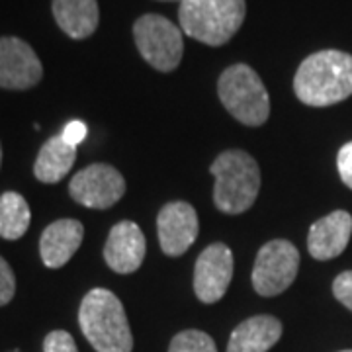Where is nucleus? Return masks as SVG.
Wrapping results in <instances>:
<instances>
[{"mask_svg": "<svg viewBox=\"0 0 352 352\" xmlns=\"http://www.w3.org/2000/svg\"><path fill=\"white\" fill-rule=\"evenodd\" d=\"M296 96L314 108H325L352 96V55L339 50L317 51L298 69Z\"/></svg>", "mask_w": 352, "mask_h": 352, "instance_id": "f257e3e1", "label": "nucleus"}, {"mask_svg": "<svg viewBox=\"0 0 352 352\" xmlns=\"http://www.w3.org/2000/svg\"><path fill=\"white\" fill-rule=\"evenodd\" d=\"M78 325L96 352L133 351L126 309L110 289L94 288L88 292L78 309Z\"/></svg>", "mask_w": 352, "mask_h": 352, "instance_id": "f03ea898", "label": "nucleus"}, {"mask_svg": "<svg viewBox=\"0 0 352 352\" xmlns=\"http://www.w3.org/2000/svg\"><path fill=\"white\" fill-rule=\"evenodd\" d=\"M245 16V0H182L178 6L180 30L210 47H219L233 38Z\"/></svg>", "mask_w": 352, "mask_h": 352, "instance_id": "7ed1b4c3", "label": "nucleus"}, {"mask_svg": "<svg viewBox=\"0 0 352 352\" xmlns=\"http://www.w3.org/2000/svg\"><path fill=\"white\" fill-rule=\"evenodd\" d=\"M210 173L215 178L214 201L219 212L237 215L247 212L256 201L261 190V170L249 153L229 149L221 153Z\"/></svg>", "mask_w": 352, "mask_h": 352, "instance_id": "20e7f679", "label": "nucleus"}, {"mask_svg": "<svg viewBox=\"0 0 352 352\" xmlns=\"http://www.w3.org/2000/svg\"><path fill=\"white\" fill-rule=\"evenodd\" d=\"M217 94L227 112L243 126H263L270 116L268 90L249 65L227 67L217 80Z\"/></svg>", "mask_w": 352, "mask_h": 352, "instance_id": "39448f33", "label": "nucleus"}, {"mask_svg": "<svg viewBox=\"0 0 352 352\" xmlns=\"http://www.w3.org/2000/svg\"><path fill=\"white\" fill-rule=\"evenodd\" d=\"M139 55L161 73H170L182 61V30L159 14H145L133 24Z\"/></svg>", "mask_w": 352, "mask_h": 352, "instance_id": "423d86ee", "label": "nucleus"}, {"mask_svg": "<svg viewBox=\"0 0 352 352\" xmlns=\"http://www.w3.org/2000/svg\"><path fill=\"white\" fill-rule=\"evenodd\" d=\"M300 270V251L286 239L268 241L256 254L252 286L258 296L272 298L294 284Z\"/></svg>", "mask_w": 352, "mask_h": 352, "instance_id": "0eeeda50", "label": "nucleus"}, {"mask_svg": "<svg viewBox=\"0 0 352 352\" xmlns=\"http://www.w3.org/2000/svg\"><path fill=\"white\" fill-rule=\"evenodd\" d=\"M71 198L92 210H108L124 198L126 180L112 164L94 163L78 170L69 182Z\"/></svg>", "mask_w": 352, "mask_h": 352, "instance_id": "6e6552de", "label": "nucleus"}, {"mask_svg": "<svg viewBox=\"0 0 352 352\" xmlns=\"http://www.w3.org/2000/svg\"><path fill=\"white\" fill-rule=\"evenodd\" d=\"M43 76L41 61L24 39L0 38V88L28 90L39 85Z\"/></svg>", "mask_w": 352, "mask_h": 352, "instance_id": "1a4fd4ad", "label": "nucleus"}, {"mask_svg": "<svg viewBox=\"0 0 352 352\" xmlns=\"http://www.w3.org/2000/svg\"><path fill=\"white\" fill-rule=\"evenodd\" d=\"M233 278V252L223 243L204 249L194 268V292L201 303H215L226 296Z\"/></svg>", "mask_w": 352, "mask_h": 352, "instance_id": "9d476101", "label": "nucleus"}, {"mask_svg": "<svg viewBox=\"0 0 352 352\" xmlns=\"http://www.w3.org/2000/svg\"><path fill=\"white\" fill-rule=\"evenodd\" d=\"M198 214L188 201H170L159 212L157 231L164 254L182 256L198 237Z\"/></svg>", "mask_w": 352, "mask_h": 352, "instance_id": "9b49d317", "label": "nucleus"}, {"mask_svg": "<svg viewBox=\"0 0 352 352\" xmlns=\"http://www.w3.org/2000/svg\"><path fill=\"white\" fill-rule=\"evenodd\" d=\"M145 251H147V243L138 223L120 221L112 227L108 235L104 247V258L113 272L131 274L143 264Z\"/></svg>", "mask_w": 352, "mask_h": 352, "instance_id": "f8f14e48", "label": "nucleus"}, {"mask_svg": "<svg viewBox=\"0 0 352 352\" xmlns=\"http://www.w3.org/2000/svg\"><path fill=\"white\" fill-rule=\"evenodd\" d=\"M352 235V215L344 210L317 219L307 235V251L315 261L337 258L349 247Z\"/></svg>", "mask_w": 352, "mask_h": 352, "instance_id": "ddd939ff", "label": "nucleus"}, {"mask_svg": "<svg viewBox=\"0 0 352 352\" xmlns=\"http://www.w3.org/2000/svg\"><path fill=\"white\" fill-rule=\"evenodd\" d=\"M85 237V227L76 219H57L45 227L39 239V254L47 268H61L73 258Z\"/></svg>", "mask_w": 352, "mask_h": 352, "instance_id": "4468645a", "label": "nucleus"}, {"mask_svg": "<svg viewBox=\"0 0 352 352\" xmlns=\"http://www.w3.org/2000/svg\"><path fill=\"white\" fill-rule=\"evenodd\" d=\"M282 337V323L272 315L245 319L229 337L227 352H268Z\"/></svg>", "mask_w": 352, "mask_h": 352, "instance_id": "2eb2a0df", "label": "nucleus"}, {"mask_svg": "<svg viewBox=\"0 0 352 352\" xmlns=\"http://www.w3.org/2000/svg\"><path fill=\"white\" fill-rule=\"evenodd\" d=\"M51 8L57 25L73 39L90 38L100 22L96 0H53Z\"/></svg>", "mask_w": 352, "mask_h": 352, "instance_id": "dca6fc26", "label": "nucleus"}, {"mask_svg": "<svg viewBox=\"0 0 352 352\" xmlns=\"http://www.w3.org/2000/svg\"><path fill=\"white\" fill-rule=\"evenodd\" d=\"M76 159V147L67 143L61 135L51 138L39 149L38 159L34 164V175L43 184H55L63 180L65 175L73 168Z\"/></svg>", "mask_w": 352, "mask_h": 352, "instance_id": "f3484780", "label": "nucleus"}, {"mask_svg": "<svg viewBox=\"0 0 352 352\" xmlns=\"http://www.w3.org/2000/svg\"><path fill=\"white\" fill-rule=\"evenodd\" d=\"M32 221L30 206L22 194L4 192L0 196V237L16 241L24 237Z\"/></svg>", "mask_w": 352, "mask_h": 352, "instance_id": "a211bd4d", "label": "nucleus"}, {"mask_svg": "<svg viewBox=\"0 0 352 352\" xmlns=\"http://www.w3.org/2000/svg\"><path fill=\"white\" fill-rule=\"evenodd\" d=\"M168 352H217V346L214 339L204 331L188 329L175 335V339L170 340Z\"/></svg>", "mask_w": 352, "mask_h": 352, "instance_id": "6ab92c4d", "label": "nucleus"}, {"mask_svg": "<svg viewBox=\"0 0 352 352\" xmlns=\"http://www.w3.org/2000/svg\"><path fill=\"white\" fill-rule=\"evenodd\" d=\"M43 352H78L73 335L67 331H51L43 340Z\"/></svg>", "mask_w": 352, "mask_h": 352, "instance_id": "aec40b11", "label": "nucleus"}, {"mask_svg": "<svg viewBox=\"0 0 352 352\" xmlns=\"http://www.w3.org/2000/svg\"><path fill=\"white\" fill-rule=\"evenodd\" d=\"M16 294V276L10 264L0 256V307L12 302Z\"/></svg>", "mask_w": 352, "mask_h": 352, "instance_id": "412c9836", "label": "nucleus"}, {"mask_svg": "<svg viewBox=\"0 0 352 352\" xmlns=\"http://www.w3.org/2000/svg\"><path fill=\"white\" fill-rule=\"evenodd\" d=\"M333 294L346 309L352 311V270H346L333 282Z\"/></svg>", "mask_w": 352, "mask_h": 352, "instance_id": "4be33fe9", "label": "nucleus"}, {"mask_svg": "<svg viewBox=\"0 0 352 352\" xmlns=\"http://www.w3.org/2000/svg\"><path fill=\"white\" fill-rule=\"evenodd\" d=\"M337 168H339L340 180L352 190V141L340 147L337 155Z\"/></svg>", "mask_w": 352, "mask_h": 352, "instance_id": "5701e85b", "label": "nucleus"}, {"mask_svg": "<svg viewBox=\"0 0 352 352\" xmlns=\"http://www.w3.org/2000/svg\"><path fill=\"white\" fill-rule=\"evenodd\" d=\"M61 138L67 141V143H71V145H78V143H82L85 138H87V126L82 124V122H69L67 126H65L63 133H61Z\"/></svg>", "mask_w": 352, "mask_h": 352, "instance_id": "b1692460", "label": "nucleus"}, {"mask_svg": "<svg viewBox=\"0 0 352 352\" xmlns=\"http://www.w3.org/2000/svg\"><path fill=\"white\" fill-rule=\"evenodd\" d=\"M0 164H2V145H0Z\"/></svg>", "mask_w": 352, "mask_h": 352, "instance_id": "393cba45", "label": "nucleus"}, {"mask_svg": "<svg viewBox=\"0 0 352 352\" xmlns=\"http://www.w3.org/2000/svg\"><path fill=\"white\" fill-rule=\"evenodd\" d=\"M163 2H170V0H163ZM178 2H182V0H178Z\"/></svg>", "mask_w": 352, "mask_h": 352, "instance_id": "a878e982", "label": "nucleus"}, {"mask_svg": "<svg viewBox=\"0 0 352 352\" xmlns=\"http://www.w3.org/2000/svg\"><path fill=\"white\" fill-rule=\"evenodd\" d=\"M340 352H352V351H340Z\"/></svg>", "mask_w": 352, "mask_h": 352, "instance_id": "bb28decb", "label": "nucleus"}]
</instances>
